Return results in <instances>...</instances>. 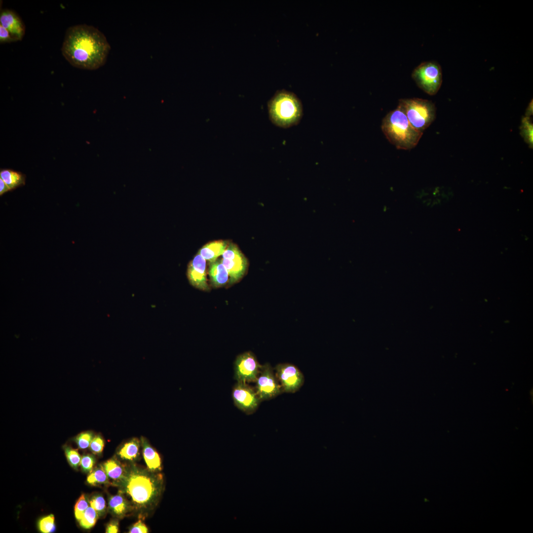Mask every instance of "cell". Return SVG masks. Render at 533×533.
Listing matches in <instances>:
<instances>
[{
	"mask_svg": "<svg viewBox=\"0 0 533 533\" xmlns=\"http://www.w3.org/2000/svg\"><path fill=\"white\" fill-rule=\"evenodd\" d=\"M64 451L69 464L72 467L77 468L81 458L77 450L65 446Z\"/></svg>",
	"mask_w": 533,
	"mask_h": 533,
	"instance_id": "4316f807",
	"label": "cell"
},
{
	"mask_svg": "<svg viewBox=\"0 0 533 533\" xmlns=\"http://www.w3.org/2000/svg\"><path fill=\"white\" fill-rule=\"evenodd\" d=\"M123 477L113 484L130 502L132 514L139 519L148 517L157 505L164 489V479L160 472L152 471L127 463Z\"/></svg>",
	"mask_w": 533,
	"mask_h": 533,
	"instance_id": "7a4b0ae2",
	"label": "cell"
},
{
	"mask_svg": "<svg viewBox=\"0 0 533 533\" xmlns=\"http://www.w3.org/2000/svg\"><path fill=\"white\" fill-rule=\"evenodd\" d=\"M262 366L252 352L247 351L240 354L234 362V379L239 382H255Z\"/></svg>",
	"mask_w": 533,
	"mask_h": 533,
	"instance_id": "9c48e42d",
	"label": "cell"
},
{
	"mask_svg": "<svg viewBox=\"0 0 533 533\" xmlns=\"http://www.w3.org/2000/svg\"><path fill=\"white\" fill-rule=\"evenodd\" d=\"M381 128L388 141L400 150H409L415 148L423 134L411 125L398 106L384 117Z\"/></svg>",
	"mask_w": 533,
	"mask_h": 533,
	"instance_id": "3957f363",
	"label": "cell"
},
{
	"mask_svg": "<svg viewBox=\"0 0 533 533\" xmlns=\"http://www.w3.org/2000/svg\"><path fill=\"white\" fill-rule=\"evenodd\" d=\"M105 441L100 435H95L89 446L90 450L95 455H99L103 452Z\"/></svg>",
	"mask_w": 533,
	"mask_h": 533,
	"instance_id": "f546056e",
	"label": "cell"
},
{
	"mask_svg": "<svg viewBox=\"0 0 533 533\" xmlns=\"http://www.w3.org/2000/svg\"><path fill=\"white\" fill-rule=\"evenodd\" d=\"M140 441L147 468L153 472H160L162 470V463L159 454L146 438L142 436Z\"/></svg>",
	"mask_w": 533,
	"mask_h": 533,
	"instance_id": "2e32d148",
	"label": "cell"
},
{
	"mask_svg": "<svg viewBox=\"0 0 533 533\" xmlns=\"http://www.w3.org/2000/svg\"><path fill=\"white\" fill-rule=\"evenodd\" d=\"M119 531V522L118 519L115 518L111 520L106 526V533H116Z\"/></svg>",
	"mask_w": 533,
	"mask_h": 533,
	"instance_id": "d6a6232c",
	"label": "cell"
},
{
	"mask_svg": "<svg viewBox=\"0 0 533 533\" xmlns=\"http://www.w3.org/2000/svg\"><path fill=\"white\" fill-rule=\"evenodd\" d=\"M269 118L274 125L289 128L298 124L303 115L301 101L293 93L277 91L267 104Z\"/></svg>",
	"mask_w": 533,
	"mask_h": 533,
	"instance_id": "277c9868",
	"label": "cell"
},
{
	"mask_svg": "<svg viewBox=\"0 0 533 533\" xmlns=\"http://www.w3.org/2000/svg\"><path fill=\"white\" fill-rule=\"evenodd\" d=\"M89 502L93 508L97 512L99 517L104 516L107 512L106 503L103 496L100 494H95L92 495Z\"/></svg>",
	"mask_w": 533,
	"mask_h": 533,
	"instance_id": "cb8c5ba5",
	"label": "cell"
},
{
	"mask_svg": "<svg viewBox=\"0 0 533 533\" xmlns=\"http://www.w3.org/2000/svg\"><path fill=\"white\" fill-rule=\"evenodd\" d=\"M102 466L110 480H112V485L119 481L125 473V464H122L115 457L108 459Z\"/></svg>",
	"mask_w": 533,
	"mask_h": 533,
	"instance_id": "d6986e66",
	"label": "cell"
},
{
	"mask_svg": "<svg viewBox=\"0 0 533 533\" xmlns=\"http://www.w3.org/2000/svg\"><path fill=\"white\" fill-rule=\"evenodd\" d=\"M0 25L9 32L15 41L22 39L25 33V26L14 11L9 9L2 10L0 15Z\"/></svg>",
	"mask_w": 533,
	"mask_h": 533,
	"instance_id": "4fadbf2b",
	"label": "cell"
},
{
	"mask_svg": "<svg viewBox=\"0 0 533 533\" xmlns=\"http://www.w3.org/2000/svg\"><path fill=\"white\" fill-rule=\"evenodd\" d=\"M108 510L110 513L117 519H123L132 513V508L125 495L118 491L115 495L108 497Z\"/></svg>",
	"mask_w": 533,
	"mask_h": 533,
	"instance_id": "5bb4252c",
	"label": "cell"
},
{
	"mask_svg": "<svg viewBox=\"0 0 533 533\" xmlns=\"http://www.w3.org/2000/svg\"><path fill=\"white\" fill-rule=\"evenodd\" d=\"M110 49L105 35L96 28L86 24L69 27L61 48L63 56L71 65L88 70H96L104 65Z\"/></svg>",
	"mask_w": 533,
	"mask_h": 533,
	"instance_id": "6da1fadb",
	"label": "cell"
},
{
	"mask_svg": "<svg viewBox=\"0 0 533 533\" xmlns=\"http://www.w3.org/2000/svg\"><path fill=\"white\" fill-rule=\"evenodd\" d=\"M208 274L211 284L215 287H220L229 281V275L221 259L209 263Z\"/></svg>",
	"mask_w": 533,
	"mask_h": 533,
	"instance_id": "e0dca14e",
	"label": "cell"
},
{
	"mask_svg": "<svg viewBox=\"0 0 533 533\" xmlns=\"http://www.w3.org/2000/svg\"><path fill=\"white\" fill-rule=\"evenodd\" d=\"M255 383L254 388L261 402L274 398L282 392L274 369L268 363L262 366Z\"/></svg>",
	"mask_w": 533,
	"mask_h": 533,
	"instance_id": "ba28073f",
	"label": "cell"
},
{
	"mask_svg": "<svg viewBox=\"0 0 533 533\" xmlns=\"http://www.w3.org/2000/svg\"><path fill=\"white\" fill-rule=\"evenodd\" d=\"M87 482L89 485L94 486L102 485H112L102 465H99L93 469L87 476Z\"/></svg>",
	"mask_w": 533,
	"mask_h": 533,
	"instance_id": "44dd1931",
	"label": "cell"
},
{
	"mask_svg": "<svg viewBox=\"0 0 533 533\" xmlns=\"http://www.w3.org/2000/svg\"><path fill=\"white\" fill-rule=\"evenodd\" d=\"M38 530L43 533H52L55 531L56 527L54 523L53 515H49L41 518L38 523Z\"/></svg>",
	"mask_w": 533,
	"mask_h": 533,
	"instance_id": "d4e9b609",
	"label": "cell"
},
{
	"mask_svg": "<svg viewBox=\"0 0 533 533\" xmlns=\"http://www.w3.org/2000/svg\"><path fill=\"white\" fill-rule=\"evenodd\" d=\"M0 178L4 182L10 190H14L25 184L26 175L20 172L10 169H1Z\"/></svg>",
	"mask_w": 533,
	"mask_h": 533,
	"instance_id": "ffe728a7",
	"label": "cell"
},
{
	"mask_svg": "<svg viewBox=\"0 0 533 533\" xmlns=\"http://www.w3.org/2000/svg\"><path fill=\"white\" fill-rule=\"evenodd\" d=\"M141 441L137 438H133L124 442L117 449L116 458L127 463L136 461L140 457Z\"/></svg>",
	"mask_w": 533,
	"mask_h": 533,
	"instance_id": "9a60e30c",
	"label": "cell"
},
{
	"mask_svg": "<svg viewBox=\"0 0 533 533\" xmlns=\"http://www.w3.org/2000/svg\"><path fill=\"white\" fill-rule=\"evenodd\" d=\"M228 243V241L223 240L211 241L203 245L198 253L209 263L213 262L222 255Z\"/></svg>",
	"mask_w": 533,
	"mask_h": 533,
	"instance_id": "ac0fdd59",
	"label": "cell"
},
{
	"mask_svg": "<svg viewBox=\"0 0 533 533\" xmlns=\"http://www.w3.org/2000/svg\"><path fill=\"white\" fill-rule=\"evenodd\" d=\"M412 77L421 89L433 95L437 93L442 84V70L436 62H422L414 70Z\"/></svg>",
	"mask_w": 533,
	"mask_h": 533,
	"instance_id": "8992f818",
	"label": "cell"
},
{
	"mask_svg": "<svg viewBox=\"0 0 533 533\" xmlns=\"http://www.w3.org/2000/svg\"><path fill=\"white\" fill-rule=\"evenodd\" d=\"M99 517V515L95 509L91 506H89L78 522L81 527L85 529H89L95 525Z\"/></svg>",
	"mask_w": 533,
	"mask_h": 533,
	"instance_id": "603a6c76",
	"label": "cell"
},
{
	"mask_svg": "<svg viewBox=\"0 0 533 533\" xmlns=\"http://www.w3.org/2000/svg\"><path fill=\"white\" fill-rule=\"evenodd\" d=\"M89 500L84 495H81L77 500L75 506V515L79 521L82 518L85 511L89 507Z\"/></svg>",
	"mask_w": 533,
	"mask_h": 533,
	"instance_id": "83f0119b",
	"label": "cell"
},
{
	"mask_svg": "<svg viewBox=\"0 0 533 533\" xmlns=\"http://www.w3.org/2000/svg\"><path fill=\"white\" fill-rule=\"evenodd\" d=\"M10 191L4 182L0 178V195L1 196L7 191Z\"/></svg>",
	"mask_w": 533,
	"mask_h": 533,
	"instance_id": "836d02e7",
	"label": "cell"
},
{
	"mask_svg": "<svg viewBox=\"0 0 533 533\" xmlns=\"http://www.w3.org/2000/svg\"><path fill=\"white\" fill-rule=\"evenodd\" d=\"M94 436L92 431H84L78 434L75 437L74 441L79 449L84 450L89 447Z\"/></svg>",
	"mask_w": 533,
	"mask_h": 533,
	"instance_id": "484cf974",
	"label": "cell"
},
{
	"mask_svg": "<svg viewBox=\"0 0 533 533\" xmlns=\"http://www.w3.org/2000/svg\"><path fill=\"white\" fill-rule=\"evenodd\" d=\"M232 397L235 406L247 414L255 412L261 402L255 388L245 382L236 381L232 388Z\"/></svg>",
	"mask_w": 533,
	"mask_h": 533,
	"instance_id": "8fae6325",
	"label": "cell"
},
{
	"mask_svg": "<svg viewBox=\"0 0 533 533\" xmlns=\"http://www.w3.org/2000/svg\"><path fill=\"white\" fill-rule=\"evenodd\" d=\"M96 459L95 457L91 454H86L82 456L80 465L81 469L84 472H90L95 463Z\"/></svg>",
	"mask_w": 533,
	"mask_h": 533,
	"instance_id": "f1b7e54d",
	"label": "cell"
},
{
	"mask_svg": "<svg viewBox=\"0 0 533 533\" xmlns=\"http://www.w3.org/2000/svg\"><path fill=\"white\" fill-rule=\"evenodd\" d=\"M520 131L521 134L524 141L530 148H533V125L531 116H525L523 118L520 126Z\"/></svg>",
	"mask_w": 533,
	"mask_h": 533,
	"instance_id": "7402d4cb",
	"label": "cell"
},
{
	"mask_svg": "<svg viewBox=\"0 0 533 533\" xmlns=\"http://www.w3.org/2000/svg\"><path fill=\"white\" fill-rule=\"evenodd\" d=\"M222 256L221 261L228 273L229 284L238 282L247 269L248 263L247 258L239 247L232 242L228 243Z\"/></svg>",
	"mask_w": 533,
	"mask_h": 533,
	"instance_id": "52a82bcc",
	"label": "cell"
},
{
	"mask_svg": "<svg viewBox=\"0 0 533 533\" xmlns=\"http://www.w3.org/2000/svg\"><path fill=\"white\" fill-rule=\"evenodd\" d=\"M0 41L1 43L15 42L9 32L1 25H0Z\"/></svg>",
	"mask_w": 533,
	"mask_h": 533,
	"instance_id": "1f68e13d",
	"label": "cell"
},
{
	"mask_svg": "<svg viewBox=\"0 0 533 533\" xmlns=\"http://www.w3.org/2000/svg\"><path fill=\"white\" fill-rule=\"evenodd\" d=\"M274 371L282 392H296L304 384L305 378L303 373L292 364H278Z\"/></svg>",
	"mask_w": 533,
	"mask_h": 533,
	"instance_id": "30bf717a",
	"label": "cell"
},
{
	"mask_svg": "<svg viewBox=\"0 0 533 533\" xmlns=\"http://www.w3.org/2000/svg\"><path fill=\"white\" fill-rule=\"evenodd\" d=\"M398 106L403 111L411 125L422 133L436 117L435 106L428 100L417 98L401 99Z\"/></svg>",
	"mask_w": 533,
	"mask_h": 533,
	"instance_id": "5b68a950",
	"label": "cell"
},
{
	"mask_svg": "<svg viewBox=\"0 0 533 533\" xmlns=\"http://www.w3.org/2000/svg\"><path fill=\"white\" fill-rule=\"evenodd\" d=\"M143 519H139L135 524L132 525L129 529V533H147L149 530L145 524L143 522Z\"/></svg>",
	"mask_w": 533,
	"mask_h": 533,
	"instance_id": "4dcf8cb0",
	"label": "cell"
},
{
	"mask_svg": "<svg viewBox=\"0 0 533 533\" xmlns=\"http://www.w3.org/2000/svg\"><path fill=\"white\" fill-rule=\"evenodd\" d=\"M206 260L197 253L189 263L187 277L193 287L203 291H209L210 287L206 277Z\"/></svg>",
	"mask_w": 533,
	"mask_h": 533,
	"instance_id": "7c38bea8",
	"label": "cell"
}]
</instances>
